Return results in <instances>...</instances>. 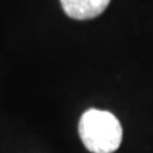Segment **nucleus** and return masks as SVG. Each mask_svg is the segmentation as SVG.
<instances>
[{
  "instance_id": "nucleus-2",
  "label": "nucleus",
  "mask_w": 153,
  "mask_h": 153,
  "mask_svg": "<svg viewBox=\"0 0 153 153\" xmlns=\"http://www.w3.org/2000/svg\"><path fill=\"white\" fill-rule=\"evenodd\" d=\"M111 0H60L66 16L84 21L100 16L107 8Z\"/></svg>"
},
{
  "instance_id": "nucleus-1",
  "label": "nucleus",
  "mask_w": 153,
  "mask_h": 153,
  "mask_svg": "<svg viewBox=\"0 0 153 153\" xmlns=\"http://www.w3.org/2000/svg\"><path fill=\"white\" fill-rule=\"evenodd\" d=\"M79 137L92 153H112L123 140V128L108 111L91 108L79 120Z\"/></svg>"
}]
</instances>
